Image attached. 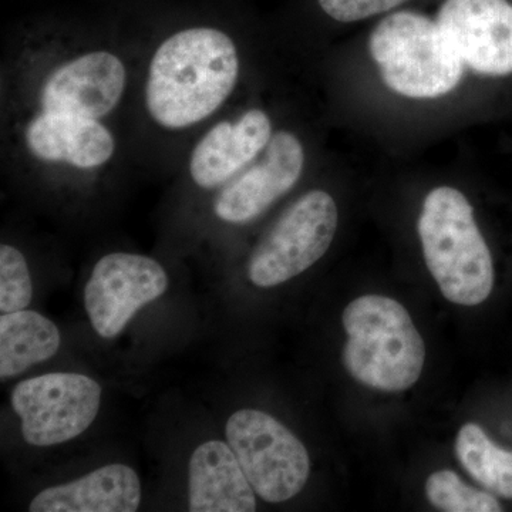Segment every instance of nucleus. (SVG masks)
<instances>
[{
    "label": "nucleus",
    "instance_id": "nucleus-1",
    "mask_svg": "<svg viewBox=\"0 0 512 512\" xmlns=\"http://www.w3.org/2000/svg\"><path fill=\"white\" fill-rule=\"evenodd\" d=\"M235 40L214 26L177 30L157 46L147 67L144 104L167 131H184L217 114L237 87Z\"/></svg>",
    "mask_w": 512,
    "mask_h": 512
},
{
    "label": "nucleus",
    "instance_id": "nucleus-2",
    "mask_svg": "<svg viewBox=\"0 0 512 512\" xmlns=\"http://www.w3.org/2000/svg\"><path fill=\"white\" fill-rule=\"evenodd\" d=\"M419 237L427 268L444 298L464 306L490 298L493 256L466 195L456 188H434L424 200Z\"/></svg>",
    "mask_w": 512,
    "mask_h": 512
},
{
    "label": "nucleus",
    "instance_id": "nucleus-3",
    "mask_svg": "<svg viewBox=\"0 0 512 512\" xmlns=\"http://www.w3.org/2000/svg\"><path fill=\"white\" fill-rule=\"evenodd\" d=\"M343 326L348 333L343 363L357 382L382 392H403L419 380L426 345L402 303L362 296L343 312Z\"/></svg>",
    "mask_w": 512,
    "mask_h": 512
},
{
    "label": "nucleus",
    "instance_id": "nucleus-4",
    "mask_svg": "<svg viewBox=\"0 0 512 512\" xmlns=\"http://www.w3.org/2000/svg\"><path fill=\"white\" fill-rule=\"evenodd\" d=\"M370 55L393 92L410 99H437L463 77V60L439 23L414 12L387 16L373 30Z\"/></svg>",
    "mask_w": 512,
    "mask_h": 512
},
{
    "label": "nucleus",
    "instance_id": "nucleus-5",
    "mask_svg": "<svg viewBox=\"0 0 512 512\" xmlns=\"http://www.w3.org/2000/svg\"><path fill=\"white\" fill-rule=\"evenodd\" d=\"M225 436L262 500L284 503L301 493L311 473V460L284 424L259 410H239L229 417Z\"/></svg>",
    "mask_w": 512,
    "mask_h": 512
},
{
    "label": "nucleus",
    "instance_id": "nucleus-6",
    "mask_svg": "<svg viewBox=\"0 0 512 512\" xmlns=\"http://www.w3.org/2000/svg\"><path fill=\"white\" fill-rule=\"evenodd\" d=\"M338 228V207L328 192L298 198L259 242L248 276L259 288H272L308 271L328 252Z\"/></svg>",
    "mask_w": 512,
    "mask_h": 512
},
{
    "label": "nucleus",
    "instance_id": "nucleus-7",
    "mask_svg": "<svg viewBox=\"0 0 512 512\" xmlns=\"http://www.w3.org/2000/svg\"><path fill=\"white\" fill-rule=\"evenodd\" d=\"M101 387L77 373H49L23 380L12 394L26 443L50 447L79 437L100 409Z\"/></svg>",
    "mask_w": 512,
    "mask_h": 512
},
{
    "label": "nucleus",
    "instance_id": "nucleus-8",
    "mask_svg": "<svg viewBox=\"0 0 512 512\" xmlns=\"http://www.w3.org/2000/svg\"><path fill=\"white\" fill-rule=\"evenodd\" d=\"M167 288V272L156 259L113 252L94 265L84 289V308L101 338L113 339L143 306L156 301Z\"/></svg>",
    "mask_w": 512,
    "mask_h": 512
},
{
    "label": "nucleus",
    "instance_id": "nucleus-9",
    "mask_svg": "<svg viewBox=\"0 0 512 512\" xmlns=\"http://www.w3.org/2000/svg\"><path fill=\"white\" fill-rule=\"evenodd\" d=\"M126 63L110 50H89L57 64L37 89V110L103 120L120 106Z\"/></svg>",
    "mask_w": 512,
    "mask_h": 512
},
{
    "label": "nucleus",
    "instance_id": "nucleus-10",
    "mask_svg": "<svg viewBox=\"0 0 512 512\" xmlns=\"http://www.w3.org/2000/svg\"><path fill=\"white\" fill-rule=\"evenodd\" d=\"M305 150L289 131L272 136L264 156L221 188L214 212L228 224H247L291 191L303 173Z\"/></svg>",
    "mask_w": 512,
    "mask_h": 512
},
{
    "label": "nucleus",
    "instance_id": "nucleus-11",
    "mask_svg": "<svg viewBox=\"0 0 512 512\" xmlns=\"http://www.w3.org/2000/svg\"><path fill=\"white\" fill-rule=\"evenodd\" d=\"M437 23L474 72L512 74V5L508 0H446Z\"/></svg>",
    "mask_w": 512,
    "mask_h": 512
},
{
    "label": "nucleus",
    "instance_id": "nucleus-12",
    "mask_svg": "<svg viewBox=\"0 0 512 512\" xmlns=\"http://www.w3.org/2000/svg\"><path fill=\"white\" fill-rule=\"evenodd\" d=\"M30 157L49 165L97 170L113 160L117 141L99 119L36 110L22 131Z\"/></svg>",
    "mask_w": 512,
    "mask_h": 512
},
{
    "label": "nucleus",
    "instance_id": "nucleus-13",
    "mask_svg": "<svg viewBox=\"0 0 512 512\" xmlns=\"http://www.w3.org/2000/svg\"><path fill=\"white\" fill-rule=\"evenodd\" d=\"M272 136L271 117L261 109L220 121L192 148L188 161L191 180L202 190L224 187L264 153Z\"/></svg>",
    "mask_w": 512,
    "mask_h": 512
},
{
    "label": "nucleus",
    "instance_id": "nucleus-14",
    "mask_svg": "<svg viewBox=\"0 0 512 512\" xmlns=\"http://www.w3.org/2000/svg\"><path fill=\"white\" fill-rule=\"evenodd\" d=\"M191 512H254L255 490L229 444L211 440L192 453Z\"/></svg>",
    "mask_w": 512,
    "mask_h": 512
},
{
    "label": "nucleus",
    "instance_id": "nucleus-15",
    "mask_svg": "<svg viewBox=\"0 0 512 512\" xmlns=\"http://www.w3.org/2000/svg\"><path fill=\"white\" fill-rule=\"evenodd\" d=\"M141 503L136 471L110 464L72 483L40 491L29 505L32 512H134Z\"/></svg>",
    "mask_w": 512,
    "mask_h": 512
},
{
    "label": "nucleus",
    "instance_id": "nucleus-16",
    "mask_svg": "<svg viewBox=\"0 0 512 512\" xmlns=\"http://www.w3.org/2000/svg\"><path fill=\"white\" fill-rule=\"evenodd\" d=\"M62 343L52 320L33 311L0 316V377L22 375L29 367L56 355Z\"/></svg>",
    "mask_w": 512,
    "mask_h": 512
},
{
    "label": "nucleus",
    "instance_id": "nucleus-17",
    "mask_svg": "<svg viewBox=\"0 0 512 512\" xmlns=\"http://www.w3.org/2000/svg\"><path fill=\"white\" fill-rule=\"evenodd\" d=\"M456 454L461 467L488 493L512 500V451L495 444L478 424L458 431Z\"/></svg>",
    "mask_w": 512,
    "mask_h": 512
},
{
    "label": "nucleus",
    "instance_id": "nucleus-18",
    "mask_svg": "<svg viewBox=\"0 0 512 512\" xmlns=\"http://www.w3.org/2000/svg\"><path fill=\"white\" fill-rule=\"evenodd\" d=\"M427 498L434 507L446 512H501L498 498L461 481L450 470L436 471L426 484Z\"/></svg>",
    "mask_w": 512,
    "mask_h": 512
},
{
    "label": "nucleus",
    "instance_id": "nucleus-19",
    "mask_svg": "<svg viewBox=\"0 0 512 512\" xmlns=\"http://www.w3.org/2000/svg\"><path fill=\"white\" fill-rule=\"evenodd\" d=\"M33 285L28 262L18 248L0 247V313L25 311L32 302Z\"/></svg>",
    "mask_w": 512,
    "mask_h": 512
},
{
    "label": "nucleus",
    "instance_id": "nucleus-20",
    "mask_svg": "<svg viewBox=\"0 0 512 512\" xmlns=\"http://www.w3.org/2000/svg\"><path fill=\"white\" fill-rule=\"evenodd\" d=\"M320 8L330 18L342 23L357 22L389 12L407 0H318Z\"/></svg>",
    "mask_w": 512,
    "mask_h": 512
}]
</instances>
